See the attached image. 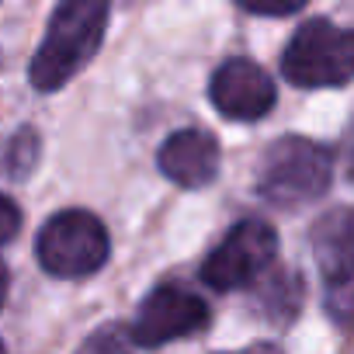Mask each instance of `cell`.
I'll return each mask as SVG.
<instances>
[{
	"label": "cell",
	"instance_id": "cell-5",
	"mask_svg": "<svg viewBox=\"0 0 354 354\" xmlns=\"http://www.w3.org/2000/svg\"><path fill=\"white\" fill-rule=\"evenodd\" d=\"M274 257H278V233L261 219H243L205 257L202 281L216 292H236L261 281V274L271 271Z\"/></svg>",
	"mask_w": 354,
	"mask_h": 354
},
{
	"label": "cell",
	"instance_id": "cell-1",
	"mask_svg": "<svg viewBox=\"0 0 354 354\" xmlns=\"http://www.w3.org/2000/svg\"><path fill=\"white\" fill-rule=\"evenodd\" d=\"M108 25L104 0H66L49 18V32L32 59V84L39 91H59L97 53Z\"/></svg>",
	"mask_w": 354,
	"mask_h": 354
},
{
	"label": "cell",
	"instance_id": "cell-7",
	"mask_svg": "<svg viewBox=\"0 0 354 354\" xmlns=\"http://www.w3.org/2000/svg\"><path fill=\"white\" fill-rule=\"evenodd\" d=\"M212 104L233 122H257L274 104L271 77L250 59H226L209 84Z\"/></svg>",
	"mask_w": 354,
	"mask_h": 354
},
{
	"label": "cell",
	"instance_id": "cell-13",
	"mask_svg": "<svg viewBox=\"0 0 354 354\" xmlns=\"http://www.w3.org/2000/svg\"><path fill=\"white\" fill-rule=\"evenodd\" d=\"M4 295H8V264L0 261V306H4Z\"/></svg>",
	"mask_w": 354,
	"mask_h": 354
},
{
	"label": "cell",
	"instance_id": "cell-6",
	"mask_svg": "<svg viewBox=\"0 0 354 354\" xmlns=\"http://www.w3.org/2000/svg\"><path fill=\"white\" fill-rule=\"evenodd\" d=\"M209 326V306L185 285H160L139 306V316L129 330L132 344L160 347L170 340H181Z\"/></svg>",
	"mask_w": 354,
	"mask_h": 354
},
{
	"label": "cell",
	"instance_id": "cell-2",
	"mask_svg": "<svg viewBox=\"0 0 354 354\" xmlns=\"http://www.w3.org/2000/svg\"><path fill=\"white\" fill-rule=\"evenodd\" d=\"M333 177V160L330 153L302 136H285L278 139L261 163V195L278 205V209H299L306 202H316Z\"/></svg>",
	"mask_w": 354,
	"mask_h": 354
},
{
	"label": "cell",
	"instance_id": "cell-9",
	"mask_svg": "<svg viewBox=\"0 0 354 354\" xmlns=\"http://www.w3.org/2000/svg\"><path fill=\"white\" fill-rule=\"evenodd\" d=\"M309 243H313L316 268L330 285H344L354 278V209L351 205L323 212L309 233Z\"/></svg>",
	"mask_w": 354,
	"mask_h": 354
},
{
	"label": "cell",
	"instance_id": "cell-4",
	"mask_svg": "<svg viewBox=\"0 0 354 354\" xmlns=\"http://www.w3.org/2000/svg\"><path fill=\"white\" fill-rule=\"evenodd\" d=\"M108 254V230L84 209L56 212L39 233V261L56 278H87L104 268Z\"/></svg>",
	"mask_w": 354,
	"mask_h": 354
},
{
	"label": "cell",
	"instance_id": "cell-10",
	"mask_svg": "<svg viewBox=\"0 0 354 354\" xmlns=\"http://www.w3.org/2000/svg\"><path fill=\"white\" fill-rule=\"evenodd\" d=\"M129 344H132L129 330H122V326H104V330H97V337H91V340L80 347V354H129Z\"/></svg>",
	"mask_w": 354,
	"mask_h": 354
},
{
	"label": "cell",
	"instance_id": "cell-12",
	"mask_svg": "<svg viewBox=\"0 0 354 354\" xmlns=\"http://www.w3.org/2000/svg\"><path fill=\"white\" fill-rule=\"evenodd\" d=\"M230 354H285L278 344H250L243 351H230Z\"/></svg>",
	"mask_w": 354,
	"mask_h": 354
},
{
	"label": "cell",
	"instance_id": "cell-11",
	"mask_svg": "<svg viewBox=\"0 0 354 354\" xmlns=\"http://www.w3.org/2000/svg\"><path fill=\"white\" fill-rule=\"evenodd\" d=\"M18 230H21V212H18V205H15L8 195H0V247L11 243V240L18 236Z\"/></svg>",
	"mask_w": 354,
	"mask_h": 354
},
{
	"label": "cell",
	"instance_id": "cell-8",
	"mask_svg": "<svg viewBox=\"0 0 354 354\" xmlns=\"http://www.w3.org/2000/svg\"><path fill=\"white\" fill-rule=\"evenodd\" d=\"M160 170L181 188H205L219 174V142L205 129H181L160 146Z\"/></svg>",
	"mask_w": 354,
	"mask_h": 354
},
{
	"label": "cell",
	"instance_id": "cell-14",
	"mask_svg": "<svg viewBox=\"0 0 354 354\" xmlns=\"http://www.w3.org/2000/svg\"><path fill=\"white\" fill-rule=\"evenodd\" d=\"M0 354H4V347H0Z\"/></svg>",
	"mask_w": 354,
	"mask_h": 354
},
{
	"label": "cell",
	"instance_id": "cell-3",
	"mask_svg": "<svg viewBox=\"0 0 354 354\" xmlns=\"http://www.w3.org/2000/svg\"><path fill=\"white\" fill-rule=\"evenodd\" d=\"M281 70L295 87H344L354 80V32L326 18L306 21L292 35Z\"/></svg>",
	"mask_w": 354,
	"mask_h": 354
}]
</instances>
